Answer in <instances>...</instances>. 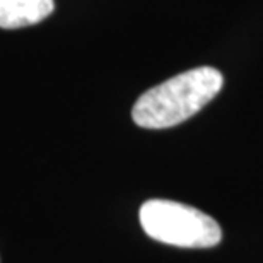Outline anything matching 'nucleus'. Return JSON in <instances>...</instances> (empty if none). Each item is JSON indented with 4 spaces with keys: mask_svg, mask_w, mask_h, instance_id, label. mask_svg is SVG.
I'll list each match as a JSON object with an SVG mask.
<instances>
[{
    "mask_svg": "<svg viewBox=\"0 0 263 263\" xmlns=\"http://www.w3.org/2000/svg\"><path fill=\"white\" fill-rule=\"evenodd\" d=\"M222 86L224 77L217 68H192L145 91L134 104L132 118L142 128L176 127L207 106Z\"/></svg>",
    "mask_w": 263,
    "mask_h": 263,
    "instance_id": "obj_1",
    "label": "nucleus"
},
{
    "mask_svg": "<svg viewBox=\"0 0 263 263\" xmlns=\"http://www.w3.org/2000/svg\"><path fill=\"white\" fill-rule=\"evenodd\" d=\"M53 0H0V28L17 29L41 23L53 12Z\"/></svg>",
    "mask_w": 263,
    "mask_h": 263,
    "instance_id": "obj_3",
    "label": "nucleus"
},
{
    "mask_svg": "<svg viewBox=\"0 0 263 263\" xmlns=\"http://www.w3.org/2000/svg\"><path fill=\"white\" fill-rule=\"evenodd\" d=\"M142 229L159 243L180 248H212L222 231L210 215L173 200H147L139 212Z\"/></svg>",
    "mask_w": 263,
    "mask_h": 263,
    "instance_id": "obj_2",
    "label": "nucleus"
}]
</instances>
